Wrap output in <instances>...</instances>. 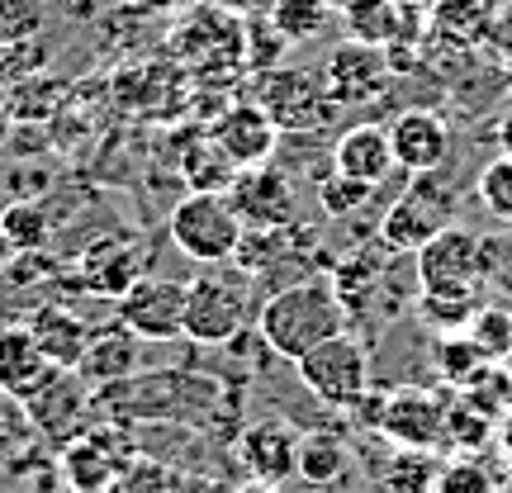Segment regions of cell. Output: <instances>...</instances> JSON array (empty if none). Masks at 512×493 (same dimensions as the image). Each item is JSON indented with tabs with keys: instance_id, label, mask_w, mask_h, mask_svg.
<instances>
[{
	"instance_id": "cell-1",
	"label": "cell",
	"mask_w": 512,
	"mask_h": 493,
	"mask_svg": "<svg viewBox=\"0 0 512 493\" xmlns=\"http://www.w3.org/2000/svg\"><path fill=\"white\" fill-rule=\"evenodd\" d=\"M256 332L261 342L280 356V361H299L304 351H313L318 342H328L337 332H347V309L332 290V280L309 275V280H294L285 290H275L261 313H256Z\"/></svg>"
},
{
	"instance_id": "cell-2",
	"label": "cell",
	"mask_w": 512,
	"mask_h": 493,
	"mask_svg": "<svg viewBox=\"0 0 512 493\" xmlns=\"http://www.w3.org/2000/svg\"><path fill=\"white\" fill-rule=\"evenodd\" d=\"M252 318V275L204 266L185 280V337L195 347H223L233 342Z\"/></svg>"
},
{
	"instance_id": "cell-3",
	"label": "cell",
	"mask_w": 512,
	"mask_h": 493,
	"mask_svg": "<svg viewBox=\"0 0 512 493\" xmlns=\"http://www.w3.org/2000/svg\"><path fill=\"white\" fill-rule=\"evenodd\" d=\"M166 233L176 242V252L200 261V266H223L233 261L247 238V223L238 219V209L228 200V190H190L176 209Z\"/></svg>"
},
{
	"instance_id": "cell-4",
	"label": "cell",
	"mask_w": 512,
	"mask_h": 493,
	"mask_svg": "<svg viewBox=\"0 0 512 493\" xmlns=\"http://www.w3.org/2000/svg\"><path fill=\"white\" fill-rule=\"evenodd\" d=\"M294 375L318 403L351 413L370 394V347L351 332H337L294 361Z\"/></svg>"
},
{
	"instance_id": "cell-5",
	"label": "cell",
	"mask_w": 512,
	"mask_h": 493,
	"mask_svg": "<svg viewBox=\"0 0 512 493\" xmlns=\"http://www.w3.org/2000/svg\"><path fill=\"white\" fill-rule=\"evenodd\" d=\"M456 223V195L441 181V171H422L399 200L384 209L380 242L389 252H422L427 242Z\"/></svg>"
},
{
	"instance_id": "cell-6",
	"label": "cell",
	"mask_w": 512,
	"mask_h": 493,
	"mask_svg": "<svg viewBox=\"0 0 512 493\" xmlns=\"http://www.w3.org/2000/svg\"><path fill=\"white\" fill-rule=\"evenodd\" d=\"M256 105L271 114L280 133H313L337 114L323 76L299 72V67H271L256 81Z\"/></svg>"
},
{
	"instance_id": "cell-7",
	"label": "cell",
	"mask_w": 512,
	"mask_h": 493,
	"mask_svg": "<svg viewBox=\"0 0 512 493\" xmlns=\"http://www.w3.org/2000/svg\"><path fill=\"white\" fill-rule=\"evenodd\" d=\"M413 256H418L422 290H479V280L494 271V242L460 223H451Z\"/></svg>"
},
{
	"instance_id": "cell-8",
	"label": "cell",
	"mask_w": 512,
	"mask_h": 493,
	"mask_svg": "<svg viewBox=\"0 0 512 493\" xmlns=\"http://www.w3.org/2000/svg\"><path fill=\"white\" fill-rule=\"evenodd\" d=\"M119 323L138 342H176V337H185V280L138 275L119 294Z\"/></svg>"
},
{
	"instance_id": "cell-9",
	"label": "cell",
	"mask_w": 512,
	"mask_h": 493,
	"mask_svg": "<svg viewBox=\"0 0 512 493\" xmlns=\"http://www.w3.org/2000/svg\"><path fill=\"white\" fill-rule=\"evenodd\" d=\"M389 76H394V62L380 43L347 38V43L332 48L328 67H323V86H328L337 110H361V105H375L389 91Z\"/></svg>"
},
{
	"instance_id": "cell-10",
	"label": "cell",
	"mask_w": 512,
	"mask_h": 493,
	"mask_svg": "<svg viewBox=\"0 0 512 493\" xmlns=\"http://www.w3.org/2000/svg\"><path fill=\"white\" fill-rule=\"evenodd\" d=\"M446 408L437 389L422 384H399L384 394L380 432L394 446H418V451H446Z\"/></svg>"
},
{
	"instance_id": "cell-11",
	"label": "cell",
	"mask_w": 512,
	"mask_h": 493,
	"mask_svg": "<svg viewBox=\"0 0 512 493\" xmlns=\"http://www.w3.org/2000/svg\"><path fill=\"white\" fill-rule=\"evenodd\" d=\"M228 200L247 228H294V219H299L294 181L271 162L238 171V181L228 185Z\"/></svg>"
},
{
	"instance_id": "cell-12",
	"label": "cell",
	"mask_w": 512,
	"mask_h": 493,
	"mask_svg": "<svg viewBox=\"0 0 512 493\" xmlns=\"http://www.w3.org/2000/svg\"><path fill=\"white\" fill-rule=\"evenodd\" d=\"M176 53L190 67H219V62H242L247 57V24L228 15L223 5H200L195 15H185L176 29Z\"/></svg>"
},
{
	"instance_id": "cell-13",
	"label": "cell",
	"mask_w": 512,
	"mask_h": 493,
	"mask_svg": "<svg viewBox=\"0 0 512 493\" xmlns=\"http://www.w3.org/2000/svg\"><path fill=\"white\" fill-rule=\"evenodd\" d=\"M389 147H394L399 171H408V176L441 171L451 157V124L437 110H403L389 124Z\"/></svg>"
},
{
	"instance_id": "cell-14",
	"label": "cell",
	"mask_w": 512,
	"mask_h": 493,
	"mask_svg": "<svg viewBox=\"0 0 512 493\" xmlns=\"http://www.w3.org/2000/svg\"><path fill=\"white\" fill-rule=\"evenodd\" d=\"M214 143L228 152V162L238 171H252V166H266L271 162L275 143H280V128L271 124V114L261 110L256 100H238L209 124Z\"/></svg>"
},
{
	"instance_id": "cell-15",
	"label": "cell",
	"mask_w": 512,
	"mask_h": 493,
	"mask_svg": "<svg viewBox=\"0 0 512 493\" xmlns=\"http://www.w3.org/2000/svg\"><path fill=\"white\" fill-rule=\"evenodd\" d=\"M238 460L247 465L252 479H266V484H285L299 465V432H294L285 418H261L252 422L238 441Z\"/></svg>"
},
{
	"instance_id": "cell-16",
	"label": "cell",
	"mask_w": 512,
	"mask_h": 493,
	"mask_svg": "<svg viewBox=\"0 0 512 493\" xmlns=\"http://www.w3.org/2000/svg\"><path fill=\"white\" fill-rule=\"evenodd\" d=\"M57 375L48 351L34 342L29 323H0V389L15 399H34L43 384Z\"/></svg>"
},
{
	"instance_id": "cell-17",
	"label": "cell",
	"mask_w": 512,
	"mask_h": 493,
	"mask_svg": "<svg viewBox=\"0 0 512 493\" xmlns=\"http://www.w3.org/2000/svg\"><path fill=\"white\" fill-rule=\"evenodd\" d=\"M138 370V337L114 318V323H95L86 332V347H81V361H76V375L86 384H124L133 380Z\"/></svg>"
},
{
	"instance_id": "cell-18",
	"label": "cell",
	"mask_w": 512,
	"mask_h": 493,
	"mask_svg": "<svg viewBox=\"0 0 512 493\" xmlns=\"http://www.w3.org/2000/svg\"><path fill=\"white\" fill-rule=\"evenodd\" d=\"M394 147H389V128L384 124H351L337 147H332V171H342L351 181L384 185L394 171Z\"/></svg>"
},
{
	"instance_id": "cell-19",
	"label": "cell",
	"mask_w": 512,
	"mask_h": 493,
	"mask_svg": "<svg viewBox=\"0 0 512 493\" xmlns=\"http://www.w3.org/2000/svg\"><path fill=\"white\" fill-rule=\"evenodd\" d=\"M29 403V418H34V432H48V437H67L76 427V418L86 413V380L76 370H57L53 380L38 389Z\"/></svg>"
},
{
	"instance_id": "cell-20",
	"label": "cell",
	"mask_w": 512,
	"mask_h": 493,
	"mask_svg": "<svg viewBox=\"0 0 512 493\" xmlns=\"http://www.w3.org/2000/svg\"><path fill=\"white\" fill-rule=\"evenodd\" d=\"M138 266H143V261H138V247H133V242L100 238L91 252L81 256V285L91 294H114V299H119V294L143 275Z\"/></svg>"
},
{
	"instance_id": "cell-21",
	"label": "cell",
	"mask_w": 512,
	"mask_h": 493,
	"mask_svg": "<svg viewBox=\"0 0 512 493\" xmlns=\"http://www.w3.org/2000/svg\"><path fill=\"white\" fill-rule=\"evenodd\" d=\"M29 332H34V342L48 351V361H53L57 370H76L91 323L76 318L72 309H62V304H48V309H38L34 318H29Z\"/></svg>"
},
{
	"instance_id": "cell-22",
	"label": "cell",
	"mask_w": 512,
	"mask_h": 493,
	"mask_svg": "<svg viewBox=\"0 0 512 493\" xmlns=\"http://www.w3.org/2000/svg\"><path fill=\"white\" fill-rule=\"evenodd\" d=\"M351 470V446L337 432H299V465L294 475L313 484V489H332L342 484Z\"/></svg>"
},
{
	"instance_id": "cell-23",
	"label": "cell",
	"mask_w": 512,
	"mask_h": 493,
	"mask_svg": "<svg viewBox=\"0 0 512 493\" xmlns=\"http://www.w3.org/2000/svg\"><path fill=\"white\" fill-rule=\"evenodd\" d=\"M62 470L72 479L76 493H110L114 479L124 475L119 460L110 456V446L100 437H81V441H67L62 446Z\"/></svg>"
},
{
	"instance_id": "cell-24",
	"label": "cell",
	"mask_w": 512,
	"mask_h": 493,
	"mask_svg": "<svg viewBox=\"0 0 512 493\" xmlns=\"http://www.w3.org/2000/svg\"><path fill=\"white\" fill-rule=\"evenodd\" d=\"M479 309H484V294L479 290H422L418 299V318L427 328H437L441 337L446 332H470Z\"/></svg>"
},
{
	"instance_id": "cell-25",
	"label": "cell",
	"mask_w": 512,
	"mask_h": 493,
	"mask_svg": "<svg viewBox=\"0 0 512 493\" xmlns=\"http://www.w3.org/2000/svg\"><path fill=\"white\" fill-rule=\"evenodd\" d=\"M181 171H185V181H190V190H228V185L238 181V166L228 162V152L214 143L209 128L195 133L190 152L181 157Z\"/></svg>"
},
{
	"instance_id": "cell-26",
	"label": "cell",
	"mask_w": 512,
	"mask_h": 493,
	"mask_svg": "<svg viewBox=\"0 0 512 493\" xmlns=\"http://www.w3.org/2000/svg\"><path fill=\"white\" fill-rule=\"evenodd\" d=\"M441 475L437 451L418 446H394V456L384 460V493H432Z\"/></svg>"
},
{
	"instance_id": "cell-27",
	"label": "cell",
	"mask_w": 512,
	"mask_h": 493,
	"mask_svg": "<svg viewBox=\"0 0 512 493\" xmlns=\"http://www.w3.org/2000/svg\"><path fill=\"white\" fill-rule=\"evenodd\" d=\"M0 233L10 238V247H15L19 256H34V252L48 247L53 223H48V214H43L34 200H15V204L0 209Z\"/></svg>"
},
{
	"instance_id": "cell-28",
	"label": "cell",
	"mask_w": 512,
	"mask_h": 493,
	"mask_svg": "<svg viewBox=\"0 0 512 493\" xmlns=\"http://www.w3.org/2000/svg\"><path fill=\"white\" fill-rule=\"evenodd\" d=\"M498 432V418L494 413H484L479 403H470L460 394L451 408H446V446L451 451H484Z\"/></svg>"
},
{
	"instance_id": "cell-29",
	"label": "cell",
	"mask_w": 512,
	"mask_h": 493,
	"mask_svg": "<svg viewBox=\"0 0 512 493\" xmlns=\"http://www.w3.org/2000/svg\"><path fill=\"white\" fill-rule=\"evenodd\" d=\"M498 479H503V470H494L479 451H465V456L441 465L432 493H498Z\"/></svg>"
},
{
	"instance_id": "cell-30",
	"label": "cell",
	"mask_w": 512,
	"mask_h": 493,
	"mask_svg": "<svg viewBox=\"0 0 512 493\" xmlns=\"http://www.w3.org/2000/svg\"><path fill=\"white\" fill-rule=\"evenodd\" d=\"M328 5L332 0H275L271 5V24L280 29L285 43H304L328 24Z\"/></svg>"
},
{
	"instance_id": "cell-31",
	"label": "cell",
	"mask_w": 512,
	"mask_h": 493,
	"mask_svg": "<svg viewBox=\"0 0 512 493\" xmlns=\"http://www.w3.org/2000/svg\"><path fill=\"white\" fill-rule=\"evenodd\" d=\"M484 366H489V356L479 351V342L470 337V332H446V337L437 342V370L456 384V389L465 380H475Z\"/></svg>"
},
{
	"instance_id": "cell-32",
	"label": "cell",
	"mask_w": 512,
	"mask_h": 493,
	"mask_svg": "<svg viewBox=\"0 0 512 493\" xmlns=\"http://www.w3.org/2000/svg\"><path fill=\"white\" fill-rule=\"evenodd\" d=\"M475 200H479V209H484L489 219L512 223V157H508V152H498L494 162L479 171Z\"/></svg>"
},
{
	"instance_id": "cell-33",
	"label": "cell",
	"mask_w": 512,
	"mask_h": 493,
	"mask_svg": "<svg viewBox=\"0 0 512 493\" xmlns=\"http://www.w3.org/2000/svg\"><path fill=\"white\" fill-rule=\"evenodd\" d=\"M48 24V0H0V48L34 43Z\"/></svg>"
},
{
	"instance_id": "cell-34",
	"label": "cell",
	"mask_w": 512,
	"mask_h": 493,
	"mask_svg": "<svg viewBox=\"0 0 512 493\" xmlns=\"http://www.w3.org/2000/svg\"><path fill=\"white\" fill-rule=\"evenodd\" d=\"M375 285H380V266L370 261V256H351V261H342V271L332 275V290H337V299H342V309L361 313L375 299Z\"/></svg>"
},
{
	"instance_id": "cell-35",
	"label": "cell",
	"mask_w": 512,
	"mask_h": 493,
	"mask_svg": "<svg viewBox=\"0 0 512 493\" xmlns=\"http://www.w3.org/2000/svg\"><path fill=\"white\" fill-rule=\"evenodd\" d=\"M347 24L361 43H389L399 29V15L389 0H347Z\"/></svg>"
},
{
	"instance_id": "cell-36",
	"label": "cell",
	"mask_w": 512,
	"mask_h": 493,
	"mask_svg": "<svg viewBox=\"0 0 512 493\" xmlns=\"http://www.w3.org/2000/svg\"><path fill=\"white\" fill-rule=\"evenodd\" d=\"M370 195H375V185L351 181V176H342V171H332L328 181L318 185V204H323L328 219H351L356 209H366L370 204Z\"/></svg>"
},
{
	"instance_id": "cell-37",
	"label": "cell",
	"mask_w": 512,
	"mask_h": 493,
	"mask_svg": "<svg viewBox=\"0 0 512 493\" xmlns=\"http://www.w3.org/2000/svg\"><path fill=\"white\" fill-rule=\"evenodd\" d=\"M29 441H34V418H29V403L0 389V460L15 456V451H24Z\"/></svg>"
},
{
	"instance_id": "cell-38",
	"label": "cell",
	"mask_w": 512,
	"mask_h": 493,
	"mask_svg": "<svg viewBox=\"0 0 512 493\" xmlns=\"http://www.w3.org/2000/svg\"><path fill=\"white\" fill-rule=\"evenodd\" d=\"M470 337L479 342V351L489 356V361H503V356H512V313L503 309H479V318L470 323Z\"/></svg>"
},
{
	"instance_id": "cell-39",
	"label": "cell",
	"mask_w": 512,
	"mask_h": 493,
	"mask_svg": "<svg viewBox=\"0 0 512 493\" xmlns=\"http://www.w3.org/2000/svg\"><path fill=\"white\" fill-rule=\"evenodd\" d=\"M176 489V475L162 470L157 460H138V465H128L124 475L114 479L110 493H171Z\"/></svg>"
},
{
	"instance_id": "cell-40",
	"label": "cell",
	"mask_w": 512,
	"mask_h": 493,
	"mask_svg": "<svg viewBox=\"0 0 512 493\" xmlns=\"http://www.w3.org/2000/svg\"><path fill=\"white\" fill-rule=\"evenodd\" d=\"M171 493H233V489H223L219 479H209V475H185V479H176Z\"/></svg>"
},
{
	"instance_id": "cell-41",
	"label": "cell",
	"mask_w": 512,
	"mask_h": 493,
	"mask_svg": "<svg viewBox=\"0 0 512 493\" xmlns=\"http://www.w3.org/2000/svg\"><path fill=\"white\" fill-rule=\"evenodd\" d=\"M494 441H498V451L512 460V403H508V413L498 418V432H494Z\"/></svg>"
},
{
	"instance_id": "cell-42",
	"label": "cell",
	"mask_w": 512,
	"mask_h": 493,
	"mask_svg": "<svg viewBox=\"0 0 512 493\" xmlns=\"http://www.w3.org/2000/svg\"><path fill=\"white\" fill-rule=\"evenodd\" d=\"M10 57H15V48H0V110H5V100H10Z\"/></svg>"
},
{
	"instance_id": "cell-43",
	"label": "cell",
	"mask_w": 512,
	"mask_h": 493,
	"mask_svg": "<svg viewBox=\"0 0 512 493\" xmlns=\"http://www.w3.org/2000/svg\"><path fill=\"white\" fill-rule=\"evenodd\" d=\"M233 493H285L280 484H266V479H247V484H238Z\"/></svg>"
},
{
	"instance_id": "cell-44",
	"label": "cell",
	"mask_w": 512,
	"mask_h": 493,
	"mask_svg": "<svg viewBox=\"0 0 512 493\" xmlns=\"http://www.w3.org/2000/svg\"><path fill=\"white\" fill-rule=\"evenodd\" d=\"M498 147L512 157V114H503V119H498Z\"/></svg>"
},
{
	"instance_id": "cell-45",
	"label": "cell",
	"mask_w": 512,
	"mask_h": 493,
	"mask_svg": "<svg viewBox=\"0 0 512 493\" xmlns=\"http://www.w3.org/2000/svg\"><path fill=\"white\" fill-rule=\"evenodd\" d=\"M15 247H10V238H5V233H0V275H5V271H10V266H15Z\"/></svg>"
},
{
	"instance_id": "cell-46",
	"label": "cell",
	"mask_w": 512,
	"mask_h": 493,
	"mask_svg": "<svg viewBox=\"0 0 512 493\" xmlns=\"http://www.w3.org/2000/svg\"><path fill=\"white\" fill-rule=\"evenodd\" d=\"M498 493H512V465L503 470V479H498Z\"/></svg>"
},
{
	"instance_id": "cell-47",
	"label": "cell",
	"mask_w": 512,
	"mask_h": 493,
	"mask_svg": "<svg viewBox=\"0 0 512 493\" xmlns=\"http://www.w3.org/2000/svg\"><path fill=\"white\" fill-rule=\"evenodd\" d=\"M143 5H171V0H143Z\"/></svg>"
}]
</instances>
